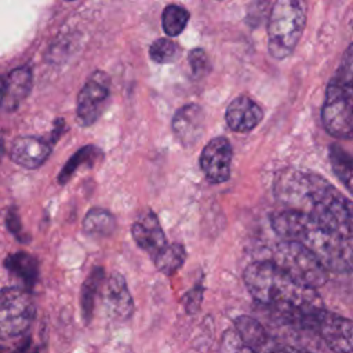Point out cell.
Returning a JSON list of instances; mask_svg holds the SVG:
<instances>
[{"label":"cell","instance_id":"obj_10","mask_svg":"<svg viewBox=\"0 0 353 353\" xmlns=\"http://www.w3.org/2000/svg\"><path fill=\"white\" fill-rule=\"evenodd\" d=\"M234 330L243 343L255 353H312L309 350L294 347L274 339L266 332L258 320L250 316L243 314L236 317Z\"/></svg>","mask_w":353,"mask_h":353},{"label":"cell","instance_id":"obj_27","mask_svg":"<svg viewBox=\"0 0 353 353\" xmlns=\"http://www.w3.org/2000/svg\"><path fill=\"white\" fill-rule=\"evenodd\" d=\"M221 352L222 353H255L243 343L236 330H228L223 334Z\"/></svg>","mask_w":353,"mask_h":353},{"label":"cell","instance_id":"obj_24","mask_svg":"<svg viewBox=\"0 0 353 353\" xmlns=\"http://www.w3.org/2000/svg\"><path fill=\"white\" fill-rule=\"evenodd\" d=\"M189 21V11L181 6L170 4L163 10L161 22H163V30L174 37L183 32Z\"/></svg>","mask_w":353,"mask_h":353},{"label":"cell","instance_id":"obj_13","mask_svg":"<svg viewBox=\"0 0 353 353\" xmlns=\"http://www.w3.org/2000/svg\"><path fill=\"white\" fill-rule=\"evenodd\" d=\"M103 303L109 316L117 321H125L134 312V301L125 279L113 273L103 285Z\"/></svg>","mask_w":353,"mask_h":353},{"label":"cell","instance_id":"obj_20","mask_svg":"<svg viewBox=\"0 0 353 353\" xmlns=\"http://www.w3.org/2000/svg\"><path fill=\"white\" fill-rule=\"evenodd\" d=\"M102 281H103V269L95 268L83 284L81 295H80V307H81L83 320L85 323L91 321L94 306H95V298L102 285Z\"/></svg>","mask_w":353,"mask_h":353},{"label":"cell","instance_id":"obj_9","mask_svg":"<svg viewBox=\"0 0 353 353\" xmlns=\"http://www.w3.org/2000/svg\"><path fill=\"white\" fill-rule=\"evenodd\" d=\"M110 95L109 76L101 70L94 72L80 90L76 101V119L88 127L102 114Z\"/></svg>","mask_w":353,"mask_h":353},{"label":"cell","instance_id":"obj_15","mask_svg":"<svg viewBox=\"0 0 353 353\" xmlns=\"http://www.w3.org/2000/svg\"><path fill=\"white\" fill-rule=\"evenodd\" d=\"M51 153V143L43 138L23 135L11 142L10 157L14 163L25 168L40 167Z\"/></svg>","mask_w":353,"mask_h":353},{"label":"cell","instance_id":"obj_31","mask_svg":"<svg viewBox=\"0 0 353 353\" xmlns=\"http://www.w3.org/2000/svg\"><path fill=\"white\" fill-rule=\"evenodd\" d=\"M33 353H39V350H37V349H34V350H33Z\"/></svg>","mask_w":353,"mask_h":353},{"label":"cell","instance_id":"obj_4","mask_svg":"<svg viewBox=\"0 0 353 353\" xmlns=\"http://www.w3.org/2000/svg\"><path fill=\"white\" fill-rule=\"evenodd\" d=\"M306 23V6L299 0H277L268 19V50L284 59L295 50Z\"/></svg>","mask_w":353,"mask_h":353},{"label":"cell","instance_id":"obj_19","mask_svg":"<svg viewBox=\"0 0 353 353\" xmlns=\"http://www.w3.org/2000/svg\"><path fill=\"white\" fill-rule=\"evenodd\" d=\"M116 229V219L114 216L99 208H94L88 211L83 221V230L85 234L92 237H108Z\"/></svg>","mask_w":353,"mask_h":353},{"label":"cell","instance_id":"obj_2","mask_svg":"<svg viewBox=\"0 0 353 353\" xmlns=\"http://www.w3.org/2000/svg\"><path fill=\"white\" fill-rule=\"evenodd\" d=\"M243 280L252 298L279 314L287 324L324 307L314 288L302 285L272 261H258L244 269Z\"/></svg>","mask_w":353,"mask_h":353},{"label":"cell","instance_id":"obj_30","mask_svg":"<svg viewBox=\"0 0 353 353\" xmlns=\"http://www.w3.org/2000/svg\"><path fill=\"white\" fill-rule=\"evenodd\" d=\"M29 343H30V341L29 339H26L23 343H21L12 353H26L28 352V347H29Z\"/></svg>","mask_w":353,"mask_h":353},{"label":"cell","instance_id":"obj_21","mask_svg":"<svg viewBox=\"0 0 353 353\" xmlns=\"http://www.w3.org/2000/svg\"><path fill=\"white\" fill-rule=\"evenodd\" d=\"M101 156H102V152L97 146H92V145L83 146L63 165V168L58 175V182L61 185L68 182L72 178V175L76 172V170H79L81 165H88V167L94 165Z\"/></svg>","mask_w":353,"mask_h":353},{"label":"cell","instance_id":"obj_1","mask_svg":"<svg viewBox=\"0 0 353 353\" xmlns=\"http://www.w3.org/2000/svg\"><path fill=\"white\" fill-rule=\"evenodd\" d=\"M273 190L287 210L305 214L347 240L353 239V203L321 175L288 167L276 175Z\"/></svg>","mask_w":353,"mask_h":353},{"label":"cell","instance_id":"obj_25","mask_svg":"<svg viewBox=\"0 0 353 353\" xmlns=\"http://www.w3.org/2000/svg\"><path fill=\"white\" fill-rule=\"evenodd\" d=\"M179 47L171 39L160 37L150 44L149 55L157 63H170L179 57Z\"/></svg>","mask_w":353,"mask_h":353},{"label":"cell","instance_id":"obj_3","mask_svg":"<svg viewBox=\"0 0 353 353\" xmlns=\"http://www.w3.org/2000/svg\"><path fill=\"white\" fill-rule=\"evenodd\" d=\"M270 223L281 240L295 241L305 247L328 272H353V248L347 239L332 229L291 210L273 214Z\"/></svg>","mask_w":353,"mask_h":353},{"label":"cell","instance_id":"obj_5","mask_svg":"<svg viewBox=\"0 0 353 353\" xmlns=\"http://www.w3.org/2000/svg\"><path fill=\"white\" fill-rule=\"evenodd\" d=\"M290 325L314 336L331 353H353V320L324 307L307 312Z\"/></svg>","mask_w":353,"mask_h":353},{"label":"cell","instance_id":"obj_28","mask_svg":"<svg viewBox=\"0 0 353 353\" xmlns=\"http://www.w3.org/2000/svg\"><path fill=\"white\" fill-rule=\"evenodd\" d=\"M189 63L192 68V72L196 77H203L204 74L208 73L210 70V61L204 50L201 48H194L189 52Z\"/></svg>","mask_w":353,"mask_h":353},{"label":"cell","instance_id":"obj_17","mask_svg":"<svg viewBox=\"0 0 353 353\" xmlns=\"http://www.w3.org/2000/svg\"><path fill=\"white\" fill-rule=\"evenodd\" d=\"M32 81V70L28 66L12 69L3 80L1 109L6 112L17 110L30 92Z\"/></svg>","mask_w":353,"mask_h":353},{"label":"cell","instance_id":"obj_12","mask_svg":"<svg viewBox=\"0 0 353 353\" xmlns=\"http://www.w3.org/2000/svg\"><path fill=\"white\" fill-rule=\"evenodd\" d=\"M205 124L204 110L197 103L179 108L172 117V131L183 146H193L203 135Z\"/></svg>","mask_w":353,"mask_h":353},{"label":"cell","instance_id":"obj_7","mask_svg":"<svg viewBox=\"0 0 353 353\" xmlns=\"http://www.w3.org/2000/svg\"><path fill=\"white\" fill-rule=\"evenodd\" d=\"M325 131L338 139H353V91L334 77L321 110Z\"/></svg>","mask_w":353,"mask_h":353},{"label":"cell","instance_id":"obj_23","mask_svg":"<svg viewBox=\"0 0 353 353\" xmlns=\"http://www.w3.org/2000/svg\"><path fill=\"white\" fill-rule=\"evenodd\" d=\"M186 259V251L183 245L178 243L168 244L159 255L153 259L156 268L165 276H172L183 265Z\"/></svg>","mask_w":353,"mask_h":353},{"label":"cell","instance_id":"obj_14","mask_svg":"<svg viewBox=\"0 0 353 353\" xmlns=\"http://www.w3.org/2000/svg\"><path fill=\"white\" fill-rule=\"evenodd\" d=\"M131 234L135 243L153 259L168 245L160 222L152 211H148L132 223Z\"/></svg>","mask_w":353,"mask_h":353},{"label":"cell","instance_id":"obj_11","mask_svg":"<svg viewBox=\"0 0 353 353\" xmlns=\"http://www.w3.org/2000/svg\"><path fill=\"white\" fill-rule=\"evenodd\" d=\"M200 167L211 183H222L229 179L232 146L225 137H215L203 148Z\"/></svg>","mask_w":353,"mask_h":353},{"label":"cell","instance_id":"obj_18","mask_svg":"<svg viewBox=\"0 0 353 353\" xmlns=\"http://www.w3.org/2000/svg\"><path fill=\"white\" fill-rule=\"evenodd\" d=\"M4 266L10 276L19 283L21 288L30 291L34 287L39 276V263L34 256L26 252L10 254L4 261Z\"/></svg>","mask_w":353,"mask_h":353},{"label":"cell","instance_id":"obj_8","mask_svg":"<svg viewBox=\"0 0 353 353\" xmlns=\"http://www.w3.org/2000/svg\"><path fill=\"white\" fill-rule=\"evenodd\" d=\"M36 307L29 291L6 287L0 295V332L3 338L19 336L32 324Z\"/></svg>","mask_w":353,"mask_h":353},{"label":"cell","instance_id":"obj_6","mask_svg":"<svg viewBox=\"0 0 353 353\" xmlns=\"http://www.w3.org/2000/svg\"><path fill=\"white\" fill-rule=\"evenodd\" d=\"M272 262L295 281L314 290L328 280L330 272L323 263L295 241L281 240L274 248Z\"/></svg>","mask_w":353,"mask_h":353},{"label":"cell","instance_id":"obj_29","mask_svg":"<svg viewBox=\"0 0 353 353\" xmlns=\"http://www.w3.org/2000/svg\"><path fill=\"white\" fill-rule=\"evenodd\" d=\"M203 285L197 284L194 288H192L183 298V303H185V310L189 314H196L200 310V305L203 301Z\"/></svg>","mask_w":353,"mask_h":353},{"label":"cell","instance_id":"obj_22","mask_svg":"<svg viewBox=\"0 0 353 353\" xmlns=\"http://www.w3.org/2000/svg\"><path fill=\"white\" fill-rule=\"evenodd\" d=\"M330 161L338 179L353 194V156L338 146H332L330 149Z\"/></svg>","mask_w":353,"mask_h":353},{"label":"cell","instance_id":"obj_26","mask_svg":"<svg viewBox=\"0 0 353 353\" xmlns=\"http://www.w3.org/2000/svg\"><path fill=\"white\" fill-rule=\"evenodd\" d=\"M335 77L353 91V43L346 48Z\"/></svg>","mask_w":353,"mask_h":353},{"label":"cell","instance_id":"obj_16","mask_svg":"<svg viewBox=\"0 0 353 353\" xmlns=\"http://www.w3.org/2000/svg\"><path fill=\"white\" fill-rule=\"evenodd\" d=\"M225 119L229 128L234 132H248L261 123L263 110L251 98L240 95L226 108Z\"/></svg>","mask_w":353,"mask_h":353}]
</instances>
